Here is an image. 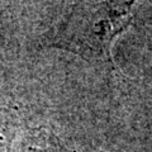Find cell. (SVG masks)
I'll return each instance as SVG.
<instances>
[{"label":"cell","mask_w":152,"mask_h":152,"mask_svg":"<svg viewBox=\"0 0 152 152\" xmlns=\"http://www.w3.org/2000/svg\"><path fill=\"white\" fill-rule=\"evenodd\" d=\"M9 128H8V121L5 119V115L0 114V148H3L5 145L9 143L10 137H8Z\"/></svg>","instance_id":"1"}]
</instances>
